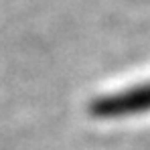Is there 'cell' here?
Returning <instances> with one entry per match:
<instances>
[{
  "instance_id": "cell-1",
  "label": "cell",
  "mask_w": 150,
  "mask_h": 150,
  "mask_svg": "<svg viewBox=\"0 0 150 150\" xmlns=\"http://www.w3.org/2000/svg\"><path fill=\"white\" fill-rule=\"evenodd\" d=\"M91 114L101 120H122L150 114V79L100 96L91 103Z\"/></svg>"
}]
</instances>
